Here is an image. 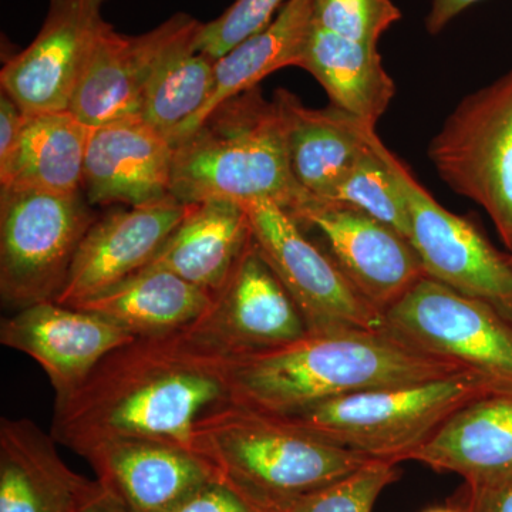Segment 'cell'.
<instances>
[{"instance_id": "2", "label": "cell", "mask_w": 512, "mask_h": 512, "mask_svg": "<svg viewBox=\"0 0 512 512\" xmlns=\"http://www.w3.org/2000/svg\"><path fill=\"white\" fill-rule=\"evenodd\" d=\"M467 370L407 345L387 329L320 330L281 348L229 359V402L285 417L346 394Z\"/></svg>"}, {"instance_id": "35", "label": "cell", "mask_w": 512, "mask_h": 512, "mask_svg": "<svg viewBox=\"0 0 512 512\" xmlns=\"http://www.w3.org/2000/svg\"><path fill=\"white\" fill-rule=\"evenodd\" d=\"M481 0H431L426 18V29L430 35H439L460 13Z\"/></svg>"}, {"instance_id": "10", "label": "cell", "mask_w": 512, "mask_h": 512, "mask_svg": "<svg viewBox=\"0 0 512 512\" xmlns=\"http://www.w3.org/2000/svg\"><path fill=\"white\" fill-rule=\"evenodd\" d=\"M242 205L256 248L292 296L309 332L386 329L383 313L357 291L328 252L303 234L289 212L271 201Z\"/></svg>"}, {"instance_id": "4", "label": "cell", "mask_w": 512, "mask_h": 512, "mask_svg": "<svg viewBox=\"0 0 512 512\" xmlns=\"http://www.w3.org/2000/svg\"><path fill=\"white\" fill-rule=\"evenodd\" d=\"M194 446L222 476L259 498L318 490L372 460L319 439L281 417L231 402L201 417L195 426Z\"/></svg>"}, {"instance_id": "6", "label": "cell", "mask_w": 512, "mask_h": 512, "mask_svg": "<svg viewBox=\"0 0 512 512\" xmlns=\"http://www.w3.org/2000/svg\"><path fill=\"white\" fill-rule=\"evenodd\" d=\"M427 156L454 194L487 212L512 251V67L467 94L431 138Z\"/></svg>"}, {"instance_id": "34", "label": "cell", "mask_w": 512, "mask_h": 512, "mask_svg": "<svg viewBox=\"0 0 512 512\" xmlns=\"http://www.w3.org/2000/svg\"><path fill=\"white\" fill-rule=\"evenodd\" d=\"M467 512H512V477L468 487Z\"/></svg>"}, {"instance_id": "18", "label": "cell", "mask_w": 512, "mask_h": 512, "mask_svg": "<svg viewBox=\"0 0 512 512\" xmlns=\"http://www.w3.org/2000/svg\"><path fill=\"white\" fill-rule=\"evenodd\" d=\"M174 144L141 119L93 127L82 192L90 205L141 207L173 198Z\"/></svg>"}, {"instance_id": "37", "label": "cell", "mask_w": 512, "mask_h": 512, "mask_svg": "<svg viewBox=\"0 0 512 512\" xmlns=\"http://www.w3.org/2000/svg\"><path fill=\"white\" fill-rule=\"evenodd\" d=\"M426 512H467V511H466V508L441 507V508H433V510H427Z\"/></svg>"}, {"instance_id": "36", "label": "cell", "mask_w": 512, "mask_h": 512, "mask_svg": "<svg viewBox=\"0 0 512 512\" xmlns=\"http://www.w3.org/2000/svg\"><path fill=\"white\" fill-rule=\"evenodd\" d=\"M82 512H130L119 498L114 497L100 484L99 491L93 495L92 500L86 504Z\"/></svg>"}, {"instance_id": "11", "label": "cell", "mask_w": 512, "mask_h": 512, "mask_svg": "<svg viewBox=\"0 0 512 512\" xmlns=\"http://www.w3.org/2000/svg\"><path fill=\"white\" fill-rule=\"evenodd\" d=\"M308 332L301 311L252 238L227 281L212 293L210 305L184 335L208 352L235 359L281 348Z\"/></svg>"}, {"instance_id": "23", "label": "cell", "mask_w": 512, "mask_h": 512, "mask_svg": "<svg viewBox=\"0 0 512 512\" xmlns=\"http://www.w3.org/2000/svg\"><path fill=\"white\" fill-rule=\"evenodd\" d=\"M211 296L164 269L144 268L76 308L103 316L134 338H156L184 332Z\"/></svg>"}, {"instance_id": "12", "label": "cell", "mask_w": 512, "mask_h": 512, "mask_svg": "<svg viewBox=\"0 0 512 512\" xmlns=\"http://www.w3.org/2000/svg\"><path fill=\"white\" fill-rule=\"evenodd\" d=\"M107 0H50L42 28L0 72L3 92L26 114L67 111L101 29Z\"/></svg>"}, {"instance_id": "28", "label": "cell", "mask_w": 512, "mask_h": 512, "mask_svg": "<svg viewBox=\"0 0 512 512\" xmlns=\"http://www.w3.org/2000/svg\"><path fill=\"white\" fill-rule=\"evenodd\" d=\"M376 137L375 130L370 137L372 148L350 168L329 201L352 205L410 241L409 205L392 168L377 150Z\"/></svg>"}, {"instance_id": "29", "label": "cell", "mask_w": 512, "mask_h": 512, "mask_svg": "<svg viewBox=\"0 0 512 512\" xmlns=\"http://www.w3.org/2000/svg\"><path fill=\"white\" fill-rule=\"evenodd\" d=\"M397 464L367 461L349 476L335 483L284 498L254 497L269 512H372L384 488L397 480Z\"/></svg>"}, {"instance_id": "30", "label": "cell", "mask_w": 512, "mask_h": 512, "mask_svg": "<svg viewBox=\"0 0 512 512\" xmlns=\"http://www.w3.org/2000/svg\"><path fill=\"white\" fill-rule=\"evenodd\" d=\"M402 12L393 0H312V20L335 35L377 46Z\"/></svg>"}, {"instance_id": "17", "label": "cell", "mask_w": 512, "mask_h": 512, "mask_svg": "<svg viewBox=\"0 0 512 512\" xmlns=\"http://www.w3.org/2000/svg\"><path fill=\"white\" fill-rule=\"evenodd\" d=\"M79 456L130 512L170 511L221 474L195 451L157 440H103Z\"/></svg>"}, {"instance_id": "21", "label": "cell", "mask_w": 512, "mask_h": 512, "mask_svg": "<svg viewBox=\"0 0 512 512\" xmlns=\"http://www.w3.org/2000/svg\"><path fill=\"white\" fill-rule=\"evenodd\" d=\"M410 461L458 474L468 487L512 477V392L491 394L458 410Z\"/></svg>"}, {"instance_id": "16", "label": "cell", "mask_w": 512, "mask_h": 512, "mask_svg": "<svg viewBox=\"0 0 512 512\" xmlns=\"http://www.w3.org/2000/svg\"><path fill=\"white\" fill-rule=\"evenodd\" d=\"M200 23L175 13L150 32L128 36L106 22L69 111L90 127L140 119L141 96L158 60Z\"/></svg>"}, {"instance_id": "32", "label": "cell", "mask_w": 512, "mask_h": 512, "mask_svg": "<svg viewBox=\"0 0 512 512\" xmlns=\"http://www.w3.org/2000/svg\"><path fill=\"white\" fill-rule=\"evenodd\" d=\"M167 512H269L244 490L220 474Z\"/></svg>"}, {"instance_id": "31", "label": "cell", "mask_w": 512, "mask_h": 512, "mask_svg": "<svg viewBox=\"0 0 512 512\" xmlns=\"http://www.w3.org/2000/svg\"><path fill=\"white\" fill-rule=\"evenodd\" d=\"M289 0H234L217 19L202 23L195 37L198 52L218 60L248 37L268 28Z\"/></svg>"}, {"instance_id": "14", "label": "cell", "mask_w": 512, "mask_h": 512, "mask_svg": "<svg viewBox=\"0 0 512 512\" xmlns=\"http://www.w3.org/2000/svg\"><path fill=\"white\" fill-rule=\"evenodd\" d=\"M134 339L103 316L56 301L26 306L0 325L2 345L39 363L56 400L73 393L104 357Z\"/></svg>"}, {"instance_id": "8", "label": "cell", "mask_w": 512, "mask_h": 512, "mask_svg": "<svg viewBox=\"0 0 512 512\" xmlns=\"http://www.w3.org/2000/svg\"><path fill=\"white\" fill-rule=\"evenodd\" d=\"M384 320L407 345L512 389V322L488 303L426 275L384 312Z\"/></svg>"}, {"instance_id": "24", "label": "cell", "mask_w": 512, "mask_h": 512, "mask_svg": "<svg viewBox=\"0 0 512 512\" xmlns=\"http://www.w3.org/2000/svg\"><path fill=\"white\" fill-rule=\"evenodd\" d=\"M299 69L318 80L332 106L372 126L382 119L396 94L377 46L335 35L313 20Z\"/></svg>"}, {"instance_id": "38", "label": "cell", "mask_w": 512, "mask_h": 512, "mask_svg": "<svg viewBox=\"0 0 512 512\" xmlns=\"http://www.w3.org/2000/svg\"><path fill=\"white\" fill-rule=\"evenodd\" d=\"M508 254H510V258H511V262H512V251L508 252Z\"/></svg>"}, {"instance_id": "27", "label": "cell", "mask_w": 512, "mask_h": 512, "mask_svg": "<svg viewBox=\"0 0 512 512\" xmlns=\"http://www.w3.org/2000/svg\"><path fill=\"white\" fill-rule=\"evenodd\" d=\"M202 22L168 47L141 96L140 119L171 143L204 110L215 86V62L194 42Z\"/></svg>"}, {"instance_id": "1", "label": "cell", "mask_w": 512, "mask_h": 512, "mask_svg": "<svg viewBox=\"0 0 512 512\" xmlns=\"http://www.w3.org/2000/svg\"><path fill=\"white\" fill-rule=\"evenodd\" d=\"M228 372L227 357L184 332L134 339L56 400L50 434L77 454L110 439L157 440L195 451L198 421L229 402Z\"/></svg>"}, {"instance_id": "3", "label": "cell", "mask_w": 512, "mask_h": 512, "mask_svg": "<svg viewBox=\"0 0 512 512\" xmlns=\"http://www.w3.org/2000/svg\"><path fill=\"white\" fill-rule=\"evenodd\" d=\"M174 147L170 195L184 204L271 201L292 214L311 200L293 177L282 111L259 86L224 101Z\"/></svg>"}, {"instance_id": "13", "label": "cell", "mask_w": 512, "mask_h": 512, "mask_svg": "<svg viewBox=\"0 0 512 512\" xmlns=\"http://www.w3.org/2000/svg\"><path fill=\"white\" fill-rule=\"evenodd\" d=\"M291 215L320 232L328 254L383 315L426 276L409 239L352 205L311 198Z\"/></svg>"}, {"instance_id": "26", "label": "cell", "mask_w": 512, "mask_h": 512, "mask_svg": "<svg viewBox=\"0 0 512 512\" xmlns=\"http://www.w3.org/2000/svg\"><path fill=\"white\" fill-rule=\"evenodd\" d=\"M92 131L69 110L26 114L18 151L8 173L0 177V188L82 192Z\"/></svg>"}, {"instance_id": "20", "label": "cell", "mask_w": 512, "mask_h": 512, "mask_svg": "<svg viewBox=\"0 0 512 512\" xmlns=\"http://www.w3.org/2000/svg\"><path fill=\"white\" fill-rule=\"evenodd\" d=\"M274 100L285 120L293 177L309 197L332 200L340 181L372 148L376 126L332 104L312 109L286 89H276Z\"/></svg>"}, {"instance_id": "5", "label": "cell", "mask_w": 512, "mask_h": 512, "mask_svg": "<svg viewBox=\"0 0 512 512\" xmlns=\"http://www.w3.org/2000/svg\"><path fill=\"white\" fill-rule=\"evenodd\" d=\"M505 392L511 387L467 370L410 386L346 394L281 419L372 460L399 464L410 461L458 410Z\"/></svg>"}, {"instance_id": "22", "label": "cell", "mask_w": 512, "mask_h": 512, "mask_svg": "<svg viewBox=\"0 0 512 512\" xmlns=\"http://www.w3.org/2000/svg\"><path fill=\"white\" fill-rule=\"evenodd\" d=\"M251 239V221L241 202H197L146 268L164 269L214 293L227 281Z\"/></svg>"}, {"instance_id": "15", "label": "cell", "mask_w": 512, "mask_h": 512, "mask_svg": "<svg viewBox=\"0 0 512 512\" xmlns=\"http://www.w3.org/2000/svg\"><path fill=\"white\" fill-rule=\"evenodd\" d=\"M194 205L168 198L97 218L77 249L56 302L79 305L146 268Z\"/></svg>"}, {"instance_id": "7", "label": "cell", "mask_w": 512, "mask_h": 512, "mask_svg": "<svg viewBox=\"0 0 512 512\" xmlns=\"http://www.w3.org/2000/svg\"><path fill=\"white\" fill-rule=\"evenodd\" d=\"M97 220L82 192L0 188V295L15 308L56 301Z\"/></svg>"}, {"instance_id": "33", "label": "cell", "mask_w": 512, "mask_h": 512, "mask_svg": "<svg viewBox=\"0 0 512 512\" xmlns=\"http://www.w3.org/2000/svg\"><path fill=\"white\" fill-rule=\"evenodd\" d=\"M26 113L12 97L0 92V177L8 173L18 151Z\"/></svg>"}, {"instance_id": "9", "label": "cell", "mask_w": 512, "mask_h": 512, "mask_svg": "<svg viewBox=\"0 0 512 512\" xmlns=\"http://www.w3.org/2000/svg\"><path fill=\"white\" fill-rule=\"evenodd\" d=\"M376 147L406 197L412 220L410 242L426 275L454 291L488 303L512 322L510 254L498 251L473 221L448 211L436 201L379 136Z\"/></svg>"}, {"instance_id": "19", "label": "cell", "mask_w": 512, "mask_h": 512, "mask_svg": "<svg viewBox=\"0 0 512 512\" xmlns=\"http://www.w3.org/2000/svg\"><path fill=\"white\" fill-rule=\"evenodd\" d=\"M52 434L28 419L0 421V512H82L99 491L64 463Z\"/></svg>"}, {"instance_id": "25", "label": "cell", "mask_w": 512, "mask_h": 512, "mask_svg": "<svg viewBox=\"0 0 512 512\" xmlns=\"http://www.w3.org/2000/svg\"><path fill=\"white\" fill-rule=\"evenodd\" d=\"M312 25V0H289L274 22L239 43L215 62V86L204 110L181 131L174 144L190 136L220 104L255 89L285 67H299Z\"/></svg>"}]
</instances>
